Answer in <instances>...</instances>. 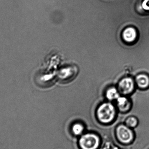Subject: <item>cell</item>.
Returning <instances> with one entry per match:
<instances>
[{"mask_svg": "<svg viewBox=\"0 0 149 149\" xmlns=\"http://www.w3.org/2000/svg\"><path fill=\"white\" fill-rule=\"evenodd\" d=\"M116 139L120 144L129 146L134 144L136 140V134L134 130L129 127L125 124H120L115 130Z\"/></svg>", "mask_w": 149, "mask_h": 149, "instance_id": "6da1fadb", "label": "cell"}, {"mask_svg": "<svg viewBox=\"0 0 149 149\" xmlns=\"http://www.w3.org/2000/svg\"><path fill=\"white\" fill-rule=\"evenodd\" d=\"M97 118L102 123H109L114 120L116 111L114 107L110 103H104L99 107L97 110Z\"/></svg>", "mask_w": 149, "mask_h": 149, "instance_id": "7a4b0ae2", "label": "cell"}, {"mask_svg": "<svg viewBox=\"0 0 149 149\" xmlns=\"http://www.w3.org/2000/svg\"><path fill=\"white\" fill-rule=\"evenodd\" d=\"M100 137L97 135L88 133L80 138L79 145L81 149H97L100 145Z\"/></svg>", "mask_w": 149, "mask_h": 149, "instance_id": "3957f363", "label": "cell"}, {"mask_svg": "<svg viewBox=\"0 0 149 149\" xmlns=\"http://www.w3.org/2000/svg\"><path fill=\"white\" fill-rule=\"evenodd\" d=\"M134 88V82L129 77L124 78L118 84V90L121 93L127 95L131 93Z\"/></svg>", "mask_w": 149, "mask_h": 149, "instance_id": "277c9868", "label": "cell"}, {"mask_svg": "<svg viewBox=\"0 0 149 149\" xmlns=\"http://www.w3.org/2000/svg\"><path fill=\"white\" fill-rule=\"evenodd\" d=\"M117 105L118 109L121 113L128 112L131 107V102L125 97H119L117 99Z\"/></svg>", "mask_w": 149, "mask_h": 149, "instance_id": "5b68a950", "label": "cell"}, {"mask_svg": "<svg viewBox=\"0 0 149 149\" xmlns=\"http://www.w3.org/2000/svg\"><path fill=\"white\" fill-rule=\"evenodd\" d=\"M136 31L133 28H127L123 33V38L127 42H133L136 39Z\"/></svg>", "mask_w": 149, "mask_h": 149, "instance_id": "8992f818", "label": "cell"}, {"mask_svg": "<svg viewBox=\"0 0 149 149\" xmlns=\"http://www.w3.org/2000/svg\"><path fill=\"white\" fill-rule=\"evenodd\" d=\"M135 81L137 86L141 88H147L149 86V78L145 74H138L136 78Z\"/></svg>", "mask_w": 149, "mask_h": 149, "instance_id": "52a82bcc", "label": "cell"}, {"mask_svg": "<svg viewBox=\"0 0 149 149\" xmlns=\"http://www.w3.org/2000/svg\"><path fill=\"white\" fill-rule=\"evenodd\" d=\"M124 124L130 128L134 130L138 127L139 120L137 117L134 116H129L125 121Z\"/></svg>", "mask_w": 149, "mask_h": 149, "instance_id": "ba28073f", "label": "cell"}, {"mask_svg": "<svg viewBox=\"0 0 149 149\" xmlns=\"http://www.w3.org/2000/svg\"><path fill=\"white\" fill-rule=\"evenodd\" d=\"M106 96L107 98L109 100H117L120 97L118 90L115 88H109L107 91Z\"/></svg>", "mask_w": 149, "mask_h": 149, "instance_id": "9c48e42d", "label": "cell"}, {"mask_svg": "<svg viewBox=\"0 0 149 149\" xmlns=\"http://www.w3.org/2000/svg\"><path fill=\"white\" fill-rule=\"evenodd\" d=\"M72 133L75 135H80L84 131V127L81 123H76L72 126Z\"/></svg>", "mask_w": 149, "mask_h": 149, "instance_id": "30bf717a", "label": "cell"}, {"mask_svg": "<svg viewBox=\"0 0 149 149\" xmlns=\"http://www.w3.org/2000/svg\"><path fill=\"white\" fill-rule=\"evenodd\" d=\"M143 8L146 10H149V0H145L143 3Z\"/></svg>", "mask_w": 149, "mask_h": 149, "instance_id": "8fae6325", "label": "cell"}, {"mask_svg": "<svg viewBox=\"0 0 149 149\" xmlns=\"http://www.w3.org/2000/svg\"><path fill=\"white\" fill-rule=\"evenodd\" d=\"M148 149H149V148Z\"/></svg>", "mask_w": 149, "mask_h": 149, "instance_id": "7c38bea8", "label": "cell"}]
</instances>
